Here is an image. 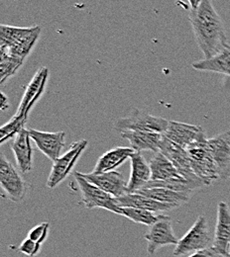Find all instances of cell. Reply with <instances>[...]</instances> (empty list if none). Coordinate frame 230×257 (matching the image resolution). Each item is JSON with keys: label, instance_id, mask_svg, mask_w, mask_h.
<instances>
[{"label": "cell", "instance_id": "cell-12", "mask_svg": "<svg viewBox=\"0 0 230 257\" xmlns=\"http://www.w3.org/2000/svg\"><path fill=\"white\" fill-rule=\"evenodd\" d=\"M208 146L215 161L219 179L230 178V131L208 139Z\"/></svg>", "mask_w": 230, "mask_h": 257}, {"label": "cell", "instance_id": "cell-25", "mask_svg": "<svg viewBox=\"0 0 230 257\" xmlns=\"http://www.w3.org/2000/svg\"><path fill=\"white\" fill-rule=\"evenodd\" d=\"M120 210L121 216H124L125 218H127L134 223L148 226H151L154 223H156L161 216V214H156L147 210H141L129 207H120Z\"/></svg>", "mask_w": 230, "mask_h": 257}, {"label": "cell", "instance_id": "cell-22", "mask_svg": "<svg viewBox=\"0 0 230 257\" xmlns=\"http://www.w3.org/2000/svg\"><path fill=\"white\" fill-rule=\"evenodd\" d=\"M135 153L132 148L118 147L104 153L97 162L93 173L102 174L105 172L113 171L115 168L123 164L128 159H130L132 154Z\"/></svg>", "mask_w": 230, "mask_h": 257}, {"label": "cell", "instance_id": "cell-4", "mask_svg": "<svg viewBox=\"0 0 230 257\" xmlns=\"http://www.w3.org/2000/svg\"><path fill=\"white\" fill-rule=\"evenodd\" d=\"M213 238L211 236L207 219L201 215L189 231L179 240L174 250V256H181L194 253L199 250L212 247Z\"/></svg>", "mask_w": 230, "mask_h": 257}, {"label": "cell", "instance_id": "cell-8", "mask_svg": "<svg viewBox=\"0 0 230 257\" xmlns=\"http://www.w3.org/2000/svg\"><path fill=\"white\" fill-rule=\"evenodd\" d=\"M169 122L170 121L162 117H155L138 109H134L129 116L119 119L115 123V128L118 132L139 131L164 135L169 126Z\"/></svg>", "mask_w": 230, "mask_h": 257}, {"label": "cell", "instance_id": "cell-29", "mask_svg": "<svg viewBox=\"0 0 230 257\" xmlns=\"http://www.w3.org/2000/svg\"><path fill=\"white\" fill-rule=\"evenodd\" d=\"M42 244L34 241L29 237H26L20 244L18 251L27 255L28 257H35L38 255L41 251Z\"/></svg>", "mask_w": 230, "mask_h": 257}, {"label": "cell", "instance_id": "cell-7", "mask_svg": "<svg viewBox=\"0 0 230 257\" xmlns=\"http://www.w3.org/2000/svg\"><path fill=\"white\" fill-rule=\"evenodd\" d=\"M88 144L89 143L87 140L73 143L68 151L54 162L47 180V187L49 189L57 188L63 181L66 180L87 149Z\"/></svg>", "mask_w": 230, "mask_h": 257}, {"label": "cell", "instance_id": "cell-3", "mask_svg": "<svg viewBox=\"0 0 230 257\" xmlns=\"http://www.w3.org/2000/svg\"><path fill=\"white\" fill-rule=\"evenodd\" d=\"M187 152L194 172L205 186H209L214 181L219 180L218 170L211 155L207 138H203L191 145Z\"/></svg>", "mask_w": 230, "mask_h": 257}, {"label": "cell", "instance_id": "cell-23", "mask_svg": "<svg viewBox=\"0 0 230 257\" xmlns=\"http://www.w3.org/2000/svg\"><path fill=\"white\" fill-rule=\"evenodd\" d=\"M192 66L198 71L215 72L230 77V46L227 45L219 54L209 60L195 62Z\"/></svg>", "mask_w": 230, "mask_h": 257}, {"label": "cell", "instance_id": "cell-5", "mask_svg": "<svg viewBox=\"0 0 230 257\" xmlns=\"http://www.w3.org/2000/svg\"><path fill=\"white\" fill-rule=\"evenodd\" d=\"M74 179L76 181L79 190L82 196V204L89 210L99 208L107 210L111 213L121 216L120 207H118L115 203L114 197L109 195L108 193L104 192L95 184L88 181L81 172H73Z\"/></svg>", "mask_w": 230, "mask_h": 257}, {"label": "cell", "instance_id": "cell-33", "mask_svg": "<svg viewBox=\"0 0 230 257\" xmlns=\"http://www.w3.org/2000/svg\"><path fill=\"white\" fill-rule=\"evenodd\" d=\"M214 257H230V252L228 253H214Z\"/></svg>", "mask_w": 230, "mask_h": 257}, {"label": "cell", "instance_id": "cell-13", "mask_svg": "<svg viewBox=\"0 0 230 257\" xmlns=\"http://www.w3.org/2000/svg\"><path fill=\"white\" fill-rule=\"evenodd\" d=\"M165 137L184 149H188L197 141L206 138L204 130L200 126L170 121Z\"/></svg>", "mask_w": 230, "mask_h": 257}, {"label": "cell", "instance_id": "cell-9", "mask_svg": "<svg viewBox=\"0 0 230 257\" xmlns=\"http://www.w3.org/2000/svg\"><path fill=\"white\" fill-rule=\"evenodd\" d=\"M160 152L163 153L165 156L173 162L178 171L190 182L194 183L198 188L205 187V184L197 177L194 172L189 154L186 149L181 146L175 144L170 141L166 137H163V140L160 145Z\"/></svg>", "mask_w": 230, "mask_h": 257}, {"label": "cell", "instance_id": "cell-2", "mask_svg": "<svg viewBox=\"0 0 230 257\" xmlns=\"http://www.w3.org/2000/svg\"><path fill=\"white\" fill-rule=\"evenodd\" d=\"M40 33L41 28L38 26L23 28L1 25V57H10L24 62L38 41Z\"/></svg>", "mask_w": 230, "mask_h": 257}, {"label": "cell", "instance_id": "cell-26", "mask_svg": "<svg viewBox=\"0 0 230 257\" xmlns=\"http://www.w3.org/2000/svg\"><path fill=\"white\" fill-rule=\"evenodd\" d=\"M26 122H27V118L18 116V115H14V117L7 124H5L2 128H0L1 143H4L5 141H7L11 138H15L16 135L22 128H24Z\"/></svg>", "mask_w": 230, "mask_h": 257}, {"label": "cell", "instance_id": "cell-32", "mask_svg": "<svg viewBox=\"0 0 230 257\" xmlns=\"http://www.w3.org/2000/svg\"><path fill=\"white\" fill-rule=\"evenodd\" d=\"M189 3H190V6H191V10H196L198 8V6L200 5L201 1L202 0H188Z\"/></svg>", "mask_w": 230, "mask_h": 257}, {"label": "cell", "instance_id": "cell-24", "mask_svg": "<svg viewBox=\"0 0 230 257\" xmlns=\"http://www.w3.org/2000/svg\"><path fill=\"white\" fill-rule=\"evenodd\" d=\"M135 193L145 195L161 203L177 206L178 208L183 204L188 203L191 198L190 193L177 192V191H173V190H170L167 188H161V187L143 188Z\"/></svg>", "mask_w": 230, "mask_h": 257}, {"label": "cell", "instance_id": "cell-31", "mask_svg": "<svg viewBox=\"0 0 230 257\" xmlns=\"http://www.w3.org/2000/svg\"><path fill=\"white\" fill-rule=\"evenodd\" d=\"M9 103H8V99L5 96L4 93H1V109L5 110L6 108H8Z\"/></svg>", "mask_w": 230, "mask_h": 257}, {"label": "cell", "instance_id": "cell-15", "mask_svg": "<svg viewBox=\"0 0 230 257\" xmlns=\"http://www.w3.org/2000/svg\"><path fill=\"white\" fill-rule=\"evenodd\" d=\"M211 248L214 253L230 252V207L222 201L217 205L216 226Z\"/></svg>", "mask_w": 230, "mask_h": 257}, {"label": "cell", "instance_id": "cell-10", "mask_svg": "<svg viewBox=\"0 0 230 257\" xmlns=\"http://www.w3.org/2000/svg\"><path fill=\"white\" fill-rule=\"evenodd\" d=\"M144 238L147 240V251L151 255L166 245H177L180 240L174 232L172 219L163 214L156 223L149 226Z\"/></svg>", "mask_w": 230, "mask_h": 257}, {"label": "cell", "instance_id": "cell-20", "mask_svg": "<svg viewBox=\"0 0 230 257\" xmlns=\"http://www.w3.org/2000/svg\"><path fill=\"white\" fill-rule=\"evenodd\" d=\"M131 173L127 185V193L143 189L151 181V168L141 153H133L130 157Z\"/></svg>", "mask_w": 230, "mask_h": 257}, {"label": "cell", "instance_id": "cell-30", "mask_svg": "<svg viewBox=\"0 0 230 257\" xmlns=\"http://www.w3.org/2000/svg\"><path fill=\"white\" fill-rule=\"evenodd\" d=\"M189 257H214V251L210 247V248H207V249H203V250H199L197 252H194Z\"/></svg>", "mask_w": 230, "mask_h": 257}, {"label": "cell", "instance_id": "cell-11", "mask_svg": "<svg viewBox=\"0 0 230 257\" xmlns=\"http://www.w3.org/2000/svg\"><path fill=\"white\" fill-rule=\"evenodd\" d=\"M29 135L36 147L53 162L61 157V152L65 147V132H42L29 128Z\"/></svg>", "mask_w": 230, "mask_h": 257}, {"label": "cell", "instance_id": "cell-1", "mask_svg": "<svg viewBox=\"0 0 230 257\" xmlns=\"http://www.w3.org/2000/svg\"><path fill=\"white\" fill-rule=\"evenodd\" d=\"M189 18L204 60L213 58L228 45L223 22L211 0H202L197 9L190 11Z\"/></svg>", "mask_w": 230, "mask_h": 257}, {"label": "cell", "instance_id": "cell-19", "mask_svg": "<svg viewBox=\"0 0 230 257\" xmlns=\"http://www.w3.org/2000/svg\"><path fill=\"white\" fill-rule=\"evenodd\" d=\"M121 137L130 143L132 149L136 153L143 151H151L154 153L160 152V145L164 135L150 132L139 131H122Z\"/></svg>", "mask_w": 230, "mask_h": 257}, {"label": "cell", "instance_id": "cell-6", "mask_svg": "<svg viewBox=\"0 0 230 257\" xmlns=\"http://www.w3.org/2000/svg\"><path fill=\"white\" fill-rule=\"evenodd\" d=\"M0 186L7 199L13 203H21L28 190V184L22 178L19 169L6 159L3 153L0 155Z\"/></svg>", "mask_w": 230, "mask_h": 257}, {"label": "cell", "instance_id": "cell-17", "mask_svg": "<svg viewBox=\"0 0 230 257\" xmlns=\"http://www.w3.org/2000/svg\"><path fill=\"white\" fill-rule=\"evenodd\" d=\"M12 152L18 169L22 173H29L33 169V148L31 137L27 128H22L14 138Z\"/></svg>", "mask_w": 230, "mask_h": 257}, {"label": "cell", "instance_id": "cell-18", "mask_svg": "<svg viewBox=\"0 0 230 257\" xmlns=\"http://www.w3.org/2000/svg\"><path fill=\"white\" fill-rule=\"evenodd\" d=\"M114 199L118 207H129L141 210H147L156 214L169 212L178 208L177 206L161 203L139 193H126L125 195Z\"/></svg>", "mask_w": 230, "mask_h": 257}, {"label": "cell", "instance_id": "cell-21", "mask_svg": "<svg viewBox=\"0 0 230 257\" xmlns=\"http://www.w3.org/2000/svg\"><path fill=\"white\" fill-rule=\"evenodd\" d=\"M151 168V181H166V180H184L186 179L176 168L163 153H155L149 163ZM187 180V179H186ZM189 181V180H188Z\"/></svg>", "mask_w": 230, "mask_h": 257}, {"label": "cell", "instance_id": "cell-27", "mask_svg": "<svg viewBox=\"0 0 230 257\" xmlns=\"http://www.w3.org/2000/svg\"><path fill=\"white\" fill-rule=\"evenodd\" d=\"M24 62L10 58V57H1L0 64V81L3 84L8 78L13 76L16 71L20 68V66Z\"/></svg>", "mask_w": 230, "mask_h": 257}, {"label": "cell", "instance_id": "cell-16", "mask_svg": "<svg viewBox=\"0 0 230 257\" xmlns=\"http://www.w3.org/2000/svg\"><path fill=\"white\" fill-rule=\"evenodd\" d=\"M48 76H49V70L45 66L40 68L36 72L33 79L30 81V83L26 87L25 93L22 97L21 103L15 115L22 116L28 119V114L31 111L34 104L38 101V99L41 97L45 90Z\"/></svg>", "mask_w": 230, "mask_h": 257}, {"label": "cell", "instance_id": "cell-28", "mask_svg": "<svg viewBox=\"0 0 230 257\" xmlns=\"http://www.w3.org/2000/svg\"><path fill=\"white\" fill-rule=\"evenodd\" d=\"M49 229H50L49 223H41V224L36 225L28 232L27 237L42 244L46 241V239L49 236Z\"/></svg>", "mask_w": 230, "mask_h": 257}, {"label": "cell", "instance_id": "cell-14", "mask_svg": "<svg viewBox=\"0 0 230 257\" xmlns=\"http://www.w3.org/2000/svg\"><path fill=\"white\" fill-rule=\"evenodd\" d=\"M88 181L98 186L104 192L108 193L114 198H119L127 193L128 182L118 171H109L102 174L81 173Z\"/></svg>", "mask_w": 230, "mask_h": 257}]
</instances>
